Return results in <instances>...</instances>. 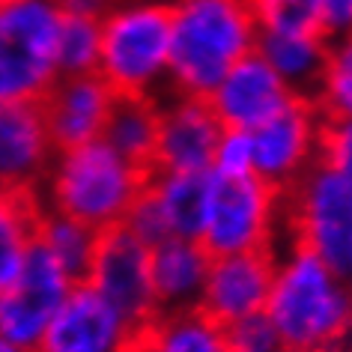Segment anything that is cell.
Instances as JSON below:
<instances>
[{
    "instance_id": "obj_29",
    "label": "cell",
    "mask_w": 352,
    "mask_h": 352,
    "mask_svg": "<svg viewBox=\"0 0 352 352\" xmlns=\"http://www.w3.org/2000/svg\"><path fill=\"white\" fill-rule=\"evenodd\" d=\"M215 176H245L251 173V135L248 131H221L215 158H212Z\"/></svg>"
},
{
    "instance_id": "obj_6",
    "label": "cell",
    "mask_w": 352,
    "mask_h": 352,
    "mask_svg": "<svg viewBox=\"0 0 352 352\" xmlns=\"http://www.w3.org/2000/svg\"><path fill=\"white\" fill-rule=\"evenodd\" d=\"M57 21L48 0L0 6V102L39 99L57 81Z\"/></svg>"
},
{
    "instance_id": "obj_7",
    "label": "cell",
    "mask_w": 352,
    "mask_h": 352,
    "mask_svg": "<svg viewBox=\"0 0 352 352\" xmlns=\"http://www.w3.org/2000/svg\"><path fill=\"white\" fill-rule=\"evenodd\" d=\"M179 15L176 3H153L113 12L102 21L99 72L111 90H140L167 66L173 24Z\"/></svg>"
},
{
    "instance_id": "obj_30",
    "label": "cell",
    "mask_w": 352,
    "mask_h": 352,
    "mask_svg": "<svg viewBox=\"0 0 352 352\" xmlns=\"http://www.w3.org/2000/svg\"><path fill=\"white\" fill-rule=\"evenodd\" d=\"M57 12H69V15H87V19H99L104 21L108 15H113L120 3L126 0H48Z\"/></svg>"
},
{
    "instance_id": "obj_11",
    "label": "cell",
    "mask_w": 352,
    "mask_h": 352,
    "mask_svg": "<svg viewBox=\"0 0 352 352\" xmlns=\"http://www.w3.org/2000/svg\"><path fill=\"white\" fill-rule=\"evenodd\" d=\"M251 135V173L287 191L316 158V104L289 96Z\"/></svg>"
},
{
    "instance_id": "obj_2",
    "label": "cell",
    "mask_w": 352,
    "mask_h": 352,
    "mask_svg": "<svg viewBox=\"0 0 352 352\" xmlns=\"http://www.w3.org/2000/svg\"><path fill=\"white\" fill-rule=\"evenodd\" d=\"M146 182L149 170L129 164L104 140H90L54 155L42 179L45 197L39 204L104 233L122 224Z\"/></svg>"
},
{
    "instance_id": "obj_21",
    "label": "cell",
    "mask_w": 352,
    "mask_h": 352,
    "mask_svg": "<svg viewBox=\"0 0 352 352\" xmlns=\"http://www.w3.org/2000/svg\"><path fill=\"white\" fill-rule=\"evenodd\" d=\"M99 230L87 227L69 215H60L54 209H42L36 221V245L66 272L75 284L87 280V272L93 266L96 248H99Z\"/></svg>"
},
{
    "instance_id": "obj_22",
    "label": "cell",
    "mask_w": 352,
    "mask_h": 352,
    "mask_svg": "<svg viewBox=\"0 0 352 352\" xmlns=\"http://www.w3.org/2000/svg\"><path fill=\"white\" fill-rule=\"evenodd\" d=\"M140 352H227L224 329L200 311L158 314L140 334Z\"/></svg>"
},
{
    "instance_id": "obj_1",
    "label": "cell",
    "mask_w": 352,
    "mask_h": 352,
    "mask_svg": "<svg viewBox=\"0 0 352 352\" xmlns=\"http://www.w3.org/2000/svg\"><path fill=\"white\" fill-rule=\"evenodd\" d=\"M263 314L278 329L287 352L340 346L352 322L349 280L311 248L289 242L275 254V275Z\"/></svg>"
},
{
    "instance_id": "obj_14",
    "label": "cell",
    "mask_w": 352,
    "mask_h": 352,
    "mask_svg": "<svg viewBox=\"0 0 352 352\" xmlns=\"http://www.w3.org/2000/svg\"><path fill=\"white\" fill-rule=\"evenodd\" d=\"M289 96L293 93L287 90L284 81L278 78V72L266 63L260 48L254 45V48H248V54H242L230 66L224 81L209 96V104H212L221 129L251 131V129H257L263 120H269Z\"/></svg>"
},
{
    "instance_id": "obj_20",
    "label": "cell",
    "mask_w": 352,
    "mask_h": 352,
    "mask_svg": "<svg viewBox=\"0 0 352 352\" xmlns=\"http://www.w3.org/2000/svg\"><path fill=\"white\" fill-rule=\"evenodd\" d=\"M149 188L158 197L170 236L200 239L212 195V170L197 173H149Z\"/></svg>"
},
{
    "instance_id": "obj_4",
    "label": "cell",
    "mask_w": 352,
    "mask_h": 352,
    "mask_svg": "<svg viewBox=\"0 0 352 352\" xmlns=\"http://www.w3.org/2000/svg\"><path fill=\"white\" fill-rule=\"evenodd\" d=\"M284 227L340 278L352 275V167L322 158L284 191Z\"/></svg>"
},
{
    "instance_id": "obj_13",
    "label": "cell",
    "mask_w": 352,
    "mask_h": 352,
    "mask_svg": "<svg viewBox=\"0 0 352 352\" xmlns=\"http://www.w3.org/2000/svg\"><path fill=\"white\" fill-rule=\"evenodd\" d=\"M113 90L99 72L57 78L39 96L48 138L57 153L84 146L102 138Z\"/></svg>"
},
{
    "instance_id": "obj_34",
    "label": "cell",
    "mask_w": 352,
    "mask_h": 352,
    "mask_svg": "<svg viewBox=\"0 0 352 352\" xmlns=\"http://www.w3.org/2000/svg\"><path fill=\"white\" fill-rule=\"evenodd\" d=\"M10 3H19V0H0V6H10Z\"/></svg>"
},
{
    "instance_id": "obj_32",
    "label": "cell",
    "mask_w": 352,
    "mask_h": 352,
    "mask_svg": "<svg viewBox=\"0 0 352 352\" xmlns=\"http://www.w3.org/2000/svg\"><path fill=\"white\" fill-rule=\"evenodd\" d=\"M0 352H36L33 346H24V343H15L10 338H0Z\"/></svg>"
},
{
    "instance_id": "obj_31",
    "label": "cell",
    "mask_w": 352,
    "mask_h": 352,
    "mask_svg": "<svg viewBox=\"0 0 352 352\" xmlns=\"http://www.w3.org/2000/svg\"><path fill=\"white\" fill-rule=\"evenodd\" d=\"M352 19V0H322V33L331 39L334 33H346Z\"/></svg>"
},
{
    "instance_id": "obj_19",
    "label": "cell",
    "mask_w": 352,
    "mask_h": 352,
    "mask_svg": "<svg viewBox=\"0 0 352 352\" xmlns=\"http://www.w3.org/2000/svg\"><path fill=\"white\" fill-rule=\"evenodd\" d=\"M254 45L275 69L278 78L293 96L316 102L322 90V75L329 63V42L325 39H298V36H278V33L260 30L254 33Z\"/></svg>"
},
{
    "instance_id": "obj_27",
    "label": "cell",
    "mask_w": 352,
    "mask_h": 352,
    "mask_svg": "<svg viewBox=\"0 0 352 352\" xmlns=\"http://www.w3.org/2000/svg\"><path fill=\"white\" fill-rule=\"evenodd\" d=\"M227 352H287L278 329L266 314H251L224 329Z\"/></svg>"
},
{
    "instance_id": "obj_3",
    "label": "cell",
    "mask_w": 352,
    "mask_h": 352,
    "mask_svg": "<svg viewBox=\"0 0 352 352\" xmlns=\"http://www.w3.org/2000/svg\"><path fill=\"white\" fill-rule=\"evenodd\" d=\"M167 66L179 96L209 99L230 66L254 48L257 21L245 0H179Z\"/></svg>"
},
{
    "instance_id": "obj_23",
    "label": "cell",
    "mask_w": 352,
    "mask_h": 352,
    "mask_svg": "<svg viewBox=\"0 0 352 352\" xmlns=\"http://www.w3.org/2000/svg\"><path fill=\"white\" fill-rule=\"evenodd\" d=\"M39 212V191L0 188V289L12 280L36 242Z\"/></svg>"
},
{
    "instance_id": "obj_5",
    "label": "cell",
    "mask_w": 352,
    "mask_h": 352,
    "mask_svg": "<svg viewBox=\"0 0 352 352\" xmlns=\"http://www.w3.org/2000/svg\"><path fill=\"white\" fill-rule=\"evenodd\" d=\"M284 227V191L260 176H215L209 195L200 245L212 257L248 251H275L278 230Z\"/></svg>"
},
{
    "instance_id": "obj_10",
    "label": "cell",
    "mask_w": 352,
    "mask_h": 352,
    "mask_svg": "<svg viewBox=\"0 0 352 352\" xmlns=\"http://www.w3.org/2000/svg\"><path fill=\"white\" fill-rule=\"evenodd\" d=\"M140 329L104 302L90 284H75L54 320L42 331L36 352H140Z\"/></svg>"
},
{
    "instance_id": "obj_15",
    "label": "cell",
    "mask_w": 352,
    "mask_h": 352,
    "mask_svg": "<svg viewBox=\"0 0 352 352\" xmlns=\"http://www.w3.org/2000/svg\"><path fill=\"white\" fill-rule=\"evenodd\" d=\"M54 155L39 99L0 102V188L39 191Z\"/></svg>"
},
{
    "instance_id": "obj_9",
    "label": "cell",
    "mask_w": 352,
    "mask_h": 352,
    "mask_svg": "<svg viewBox=\"0 0 352 352\" xmlns=\"http://www.w3.org/2000/svg\"><path fill=\"white\" fill-rule=\"evenodd\" d=\"M75 280L33 242L12 280L0 289V338L36 346Z\"/></svg>"
},
{
    "instance_id": "obj_16",
    "label": "cell",
    "mask_w": 352,
    "mask_h": 352,
    "mask_svg": "<svg viewBox=\"0 0 352 352\" xmlns=\"http://www.w3.org/2000/svg\"><path fill=\"white\" fill-rule=\"evenodd\" d=\"M218 122L209 99L200 96H179L170 111H162L158 122L155 164L158 173H197L212 170V158L221 140Z\"/></svg>"
},
{
    "instance_id": "obj_28",
    "label": "cell",
    "mask_w": 352,
    "mask_h": 352,
    "mask_svg": "<svg viewBox=\"0 0 352 352\" xmlns=\"http://www.w3.org/2000/svg\"><path fill=\"white\" fill-rule=\"evenodd\" d=\"M122 227L135 236V239H140L144 245H158L164 239H170V230H167V221H164V212L162 206H158V197L153 195V188H146L138 195V200L131 204V209L126 212V218H122Z\"/></svg>"
},
{
    "instance_id": "obj_12",
    "label": "cell",
    "mask_w": 352,
    "mask_h": 352,
    "mask_svg": "<svg viewBox=\"0 0 352 352\" xmlns=\"http://www.w3.org/2000/svg\"><path fill=\"white\" fill-rule=\"evenodd\" d=\"M275 254L278 251H248L212 257L197 311L221 329L251 314H263L275 275Z\"/></svg>"
},
{
    "instance_id": "obj_26",
    "label": "cell",
    "mask_w": 352,
    "mask_h": 352,
    "mask_svg": "<svg viewBox=\"0 0 352 352\" xmlns=\"http://www.w3.org/2000/svg\"><path fill=\"white\" fill-rule=\"evenodd\" d=\"M316 117L331 122H349L352 113V48L343 42L340 48H331L329 63L322 75V90L316 96Z\"/></svg>"
},
{
    "instance_id": "obj_17",
    "label": "cell",
    "mask_w": 352,
    "mask_h": 352,
    "mask_svg": "<svg viewBox=\"0 0 352 352\" xmlns=\"http://www.w3.org/2000/svg\"><path fill=\"white\" fill-rule=\"evenodd\" d=\"M212 263L200 239H170L158 242L149 248V278H153V293L158 314H176V311H197L204 280Z\"/></svg>"
},
{
    "instance_id": "obj_25",
    "label": "cell",
    "mask_w": 352,
    "mask_h": 352,
    "mask_svg": "<svg viewBox=\"0 0 352 352\" xmlns=\"http://www.w3.org/2000/svg\"><path fill=\"white\" fill-rule=\"evenodd\" d=\"M102 21L60 12L57 21V78L96 72L99 66Z\"/></svg>"
},
{
    "instance_id": "obj_8",
    "label": "cell",
    "mask_w": 352,
    "mask_h": 352,
    "mask_svg": "<svg viewBox=\"0 0 352 352\" xmlns=\"http://www.w3.org/2000/svg\"><path fill=\"white\" fill-rule=\"evenodd\" d=\"M113 311L144 331L158 316L153 278H149V245L135 239L126 227H111L99 236L87 280Z\"/></svg>"
},
{
    "instance_id": "obj_18",
    "label": "cell",
    "mask_w": 352,
    "mask_h": 352,
    "mask_svg": "<svg viewBox=\"0 0 352 352\" xmlns=\"http://www.w3.org/2000/svg\"><path fill=\"white\" fill-rule=\"evenodd\" d=\"M158 122H162V108H158L149 93L113 90L111 111H108V120H104L99 140H104L129 164L144 167V170L153 173Z\"/></svg>"
},
{
    "instance_id": "obj_24",
    "label": "cell",
    "mask_w": 352,
    "mask_h": 352,
    "mask_svg": "<svg viewBox=\"0 0 352 352\" xmlns=\"http://www.w3.org/2000/svg\"><path fill=\"white\" fill-rule=\"evenodd\" d=\"M245 3L260 30L278 33V36L325 39L322 0H245Z\"/></svg>"
},
{
    "instance_id": "obj_33",
    "label": "cell",
    "mask_w": 352,
    "mask_h": 352,
    "mask_svg": "<svg viewBox=\"0 0 352 352\" xmlns=\"http://www.w3.org/2000/svg\"><path fill=\"white\" fill-rule=\"evenodd\" d=\"M311 352H346V346L340 343V346H325V349H311Z\"/></svg>"
}]
</instances>
